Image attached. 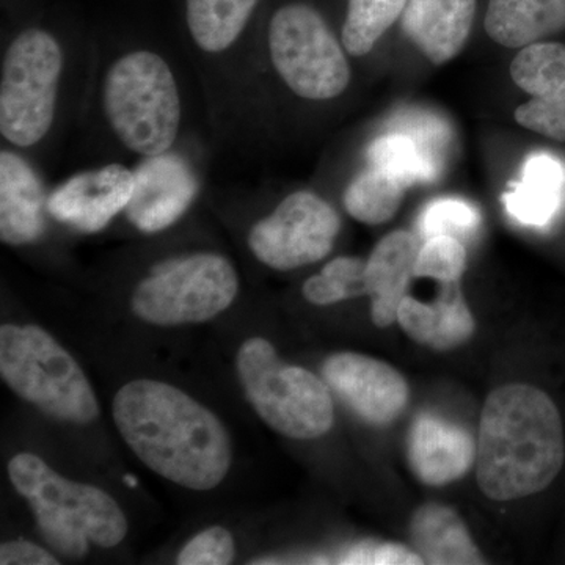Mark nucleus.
Here are the masks:
<instances>
[{"label": "nucleus", "instance_id": "2eb2a0df", "mask_svg": "<svg viewBox=\"0 0 565 565\" xmlns=\"http://www.w3.org/2000/svg\"><path fill=\"white\" fill-rule=\"evenodd\" d=\"M47 191L40 170L25 152L3 145L0 151V241L25 247L47 232Z\"/></svg>", "mask_w": 565, "mask_h": 565}, {"label": "nucleus", "instance_id": "c756f323", "mask_svg": "<svg viewBox=\"0 0 565 565\" xmlns=\"http://www.w3.org/2000/svg\"><path fill=\"white\" fill-rule=\"evenodd\" d=\"M236 556L233 534L223 526H211L193 535L178 555L181 565H226Z\"/></svg>", "mask_w": 565, "mask_h": 565}, {"label": "nucleus", "instance_id": "f257e3e1", "mask_svg": "<svg viewBox=\"0 0 565 565\" xmlns=\"http://www.w3.org/2000/svg\"><path fill=\"white\" fill-rule=\"evenodd\" d=\"M111 415L134 455L167 481L207 492L228 476L232 435L214 412L177 386L129 382L114 397Z\"/></svg>", "mask_w": 565, "mask_h": 565}, {"label": "nucleus", "instance_id": "0eeeda50", "mask_svg": "<svg viewBox=\"0 0 565 565\" xmlns=\"http://www.w3.org/2000/svg\"><path fill=\"white\" fill-rule=\"evenodd\" d=\"M0 375L11 392L52 418L90 424L99 416L95 390L79 363L39 326L0 327Z\"/></svg>", "mask_w": 565, "mask_h": 565}, {"label": "nucleus", "instance_id": "9d476101", "mask_svg": "<svg viewBox=\"0 0 565 565\" xmlns=\"http://www.w3.org/2000/svg\"><path fill=\"white\" fill-rule=\"evenodd\" d=\"M239 288V274L228 256L182 253L152 264L134 286L131 310L151 326L203 323L228 310Z\"/></svg>", "mask_w": 565, "mask_h": 565}, {"label": "nucleus", "instance_id": "39448f33", "mask_svg": "<svg viewBox=\"0 0 565 565\" xmlns=\"http://www.w3.org/2000/svg\"><path fill=\"white\" fill-rule=\"evenodd\" d=\"M17 492L31 504L44 541L62 556L79 559L90 544L114 548L128 534V519L109 493L63 478L41 457L20 452L10 460Z\"/></svg>", "mask_w": 565, "mask_h": 565}, {"label": "nucleus", "instance_id": "a211bd4d", "mask_svg": "<svg viewBox=\"0 0 565 565\" xmlns=\"http://www.w3.org/2000/svg\"><path fill=\"white\" fill-rule=\"evenodd\" d=\"M476 0H408L403 13L407 39L434 65L452 61L473 28Z\"/></svg>", "mask_w": 565, "mask_h": 565}, {"label": "nucleus", "instance_id": "b1692460", "mask_svg": "<svg viewBox=\"0 0 565 565\" xmlns=\"http://www.w3.org/2000/svg\"><path fill=\"white\" fill-rule=\"evenodd\" d=\"M509 71L527 95L565 109V44L539 41L522 47Z\"/></svg>", "mask_w": 565, "mask_h": 565}, {"label": "nucleus", "instance_id": "7ed1b4c3", "mask_svg": "<svg viewBox=\"0 0 565 565\" xmlns=\"http://www.w3.org/2000/svg\"><path fill=\"white\" fill-rule=\"evenodd\" d=\"M76 52L44 25H28L7 41L0 61L3 145L32 158L54 140L76 92Z\"/></svg>", "mask_w": 565, "mask_h": 565}, {"label": "nucleus", "instance_id": "393cba45", "mask_svg": "<svg viewBox=\"0 0 565 565\" xmlns=\"http://www.w3.org/2000/svg\"><path fill=\"white\" fill-rule=\"evenodd\" d=\"M405 189L384 170L367 166L345 188L344 210L356 222L382 225L399 211Z\"/></svg>", "mask_w": 565, "mask_h": 565}, {"label": "nucleus", "instance_id": "4468645a", "mask_svg": "<svg viewBox=\"0 0 565 565\" xmlns=\"http://www.w3.org/2000/svg\"><path fill=\"white\" fill-rule=\"evenodd\" d=\"M136 191L134 167L104 163L71 174L50 191L52 221L84 234L102 233L131 203Z\"/></svg>", "mask_w": 565, "mask_h": 565}, {"label": "nucleus", "instance_id": "dca6fc26", "mask_svg": "<svg viewBox=\"0 0 565 565\" xmlns=\"http://www.w3.org/2000/svg\"><path fill=\"white\" fill-rule=\"evenodd\" d=\"M478 441L459 424L440 416H416L407 437V460L419 482L441 487L459 481L476 463Z\"/></svg>", "mask_w": 565, "mask_h": 565}, {"label": "nucleus", "instance_id": "bb28decb", "mask_svg": "<svg viewBox=\"0 0 565 565\" xmlns=\"http://www.w3.org/2000/svg\"><path fill=\"white\" fill-rule=\"evenodd\" d=\"M366 262L356 256H338L311 275L303 282L302 294L307 302L318 307L340 303L353 297L366 296L364 282Z\"/></svg>", "mask_w": 565, "mask_h": 565}, {"label": "nucleus", "instance_id": "7c9ffc66", "mask_svg": "<svg viewBox=\"0 0 565 565\" xmlns=\"http://www.w3.org/2000/svg\"><path fill=\"white\" fill-rule=\"evenodd\" d=\"M348 565H422L423 559L412 546L396 542H362L341 555Z\"/></svg>", "mask_w": 565, "mask_h": 565}, {"label": "nucleus", "instance_id": "ddd939ff", "mask_svg": "<svg viewBox=\"0 0 565 565\" xmlns=\"http://www.w3.org/2000/svg\"><path fill=\"white\" fill-rule=\"evenodd\" d=\"M330 392L370 426L385 427L407 408L411 388L388 363L356 352H338L322 364Z\"/></svg>", "mask_w": 565, "mask_h": 565}, {"label": "nucleus", "instance_id": "6ab92c4d", "mask_svg": "<svg viewBox=\"0 0 565 565\" xmlns=\"http://www.w3.org/2000/svg\"><path fill=\"white\" fill-rule=\"evenodd\" d=\"M419 248L422 244L414 233L399 230L375 245L367 258L364 282L366 296L371 297V319L379 329L397 321L399 305L415 278Z\"/></svg>", "mask_w": 565, "mask_h": 565}, {"label": "nucleus", "instance_id": "6e6552de", "mask_svg": "<svg viewBox=\"0 0 565 565\" xmlns=\"http://www.w3.org/2000/svg\"><path fill=\"white\" fill-rule=\"evenodd\" d=\"M236 371L248 403L275 433L315 440L332 429L329 385L311 371L282 362L269 341L259 337L245 341L237 351Z\"/></svg>", "mask_w": 565, "mask_h": 565}, {"label": "nucleus", "instance_id": "cd10ccee", "mask_svg": "<svg viewBox=\"0 0 565 565\" xmlns=\"http://www.w3.org/2000/svg\"><path fill=\"white\" fill-rule=\"evenodd\" d=\"M467 269V250L460 239L452 236H435L419 248L415 263V278H433L438 282L462 280Z\"/></svg>", "mask_w": 565, "mask_h": 565}, {"label": "nucleus", "instance_id": "f8f14e48", "mask_svg": "<svg viewBox=\"0 0 565 565\" xmlns=\"http://www.w3.org/2000/svg\"><path fill=\"white\" fill-rule=\"evenodd\" d=\"M134 172L136 191L125 215L143 234L162 233L177 225L191 210L202 188L195 162L181 147L140 159Z\"/></svg>", "mask_w": 565, "mask_h": 565}, {"label": "nucleus", "instance_id": "f3484780", "mask_svg": "<svg viewBox=\"0 0 565 565\" xmlns=\"http://www.w3.org/2000/svg\"><path fill=\"white\" fill-rule=\"evenodd\" d=\"M397 322L415 343L438 352L467 344L476 332L475 316L465 300L460 281L444 282L433 303L419 302L407 294L399 305Z\"/></svg>", "mask_w": 565, "mask_h": 565}, {"label": "nucleus", "instance_id": "4be33fe9", "mask_svg": "<svg viewBox=\"0 0 565 565\" xmlns=\"http://www.w3.org/2000/svg\"><path fill=\"white\" fill-rule=\"evenodd\" d=\"M565 170L548 154H534L523 167L522 180L512 182L503 195L505 210L516 222L545 226L563 203Z\"/></svg>", "mask_w": 565, "mask_h": 565}, {"label": "nucleus", "instance_id": "20e7f679", "mask_svg": "<svg viewBox=\"0 0 565 565\" xmlns=\"http://www.w3.org/2000/svg\"><path fill=\"white\" fill-rule=\"evenodd\" d=\"M96 79L99 118L118 148L145 159L181 147L184 95L173 63L161 51H117Z\"/></svg>", "mask_w": 565, "mask_h": 565}, {"label": "nucleus", "instance_id": "473e14b6", "mask_svg": "<svg viewBox=\"0 0 565 565\" xmlns=\"http://www.w3.org/2000/svg\"><path fill=\"white\" fill-rule=\"evenodd\" d=\"M0 564L2 565H55L57 557L43 546L33 544L25 539L6 542L0 546Z\"/></svg>", "mask_w": 565, "mask_h": 565}, {"label": "nucleus", "instance_id": "2f4dec72", "mask_svg": "<svg viewBox=\"0 0 565 565\" xmlns=\"http://www.w3.org/2000/svg\"><path fill=\"white\" fill-rule=\"evenodd\" d=\"M515 121L530 131L541 134L548 139L565 143V109L533 98L516 107Z\"/></svg>", "mask_w": 565, "mask_h": 565}, {"label": "nucleus", "instance_id": "a878e982", "mask_svg": "<svg viewBox=\"0 0 565 565\" xmlns=\"http://www.w3.org/2000/svg\"><path fill=\"white\" fill-rule=\"evenodd\" d=\"M408 0H348L341 43L352 57L374 50L382 35L403 17Z\"/></svg>", "mask_w": 565, "mask_h": 565}, {"label": "nucleus", "instance_id": "423d86ee", "mask_svg": "<svg viewBox=\"0 0 565 565\" xmlns=\"http://www.w3.org/2000/svg\"><path fill=\"white\" fill-rule=\"evenodd\" d=\"M259 0H185L184 21L192 57L210 99L215 129L247 132L252 52L247 32Z\"/></svg>", "mask_w": 565, "mask_h": 565}, {"label": "nucleus", "instance_id": "c85d7f7f", "mask_svg": "<svg viewBox=\"0 0 565 565\" xmlns=\"http://www.w3.org/2000/svg\"><path fill=\"white\" fill-rule=\"evenodd\" d=\"M479 223H481V214L473 204L463 200L441 199L424 207L419 228L424 239L435 236H452L462 239L476 232Z\"/></svg>", "mask_w": 565, "mask_h": 565}, {"label": "nucleus", "instance_id": "1a4fd4ad", "mask_svg": "<svg viewBox=\"0 0 565 565\" xmlns=\"http://www.w3.org/2000/svg\"><path fill=\"white\" fill-rule=\"evenodd\" d=\"M263 52L274 76L302 102H334L351 85L348 51L308 3H285L274 11Z\"/></svg>", "mask_w": 565, "mask_h": 565}, {"label": "nucleus", "instance_id": "412c9836", "mask_svg": "<svg viewBox=\"0 0 565 565\" xmlns=\"http://www.w3.org/2000/svg\"><path fill=\"white\" fill-rule=\"evenodd\" d=\"M484 25L494 43L522 50L565 31V0H489Z\"/></svg>", "mask_w": 565, "mask_h": 565}, {"label": "nucleus", "instance_id": "f03ea898", "mask_svg": "<svg viewBox=\"0 0 565 565\" xmlns=\"http://www.w3.org/2000/svg\"><path fill=\"white\" fill-rule=\"evenodd\" d=\"M564 462L563 418L548 394L527 384L489 394L476 451V479L487 498L511 501L542 492Z\"/></svg>", "mask_w": 565, "mask_h": 565}, {"label": "nucleus", "instance_id": "aec40b11", "mask_svg": "<svg viewBox=\"0 0 565 565\" xmlns=\"http://www.w3.org/2000/svg\"><path fill=\"white\" fill-rule=\"evenodd\" d=\"M412 548L430 565H479L486 559L456 509L426 503L412 515Z\"/></svg>", "mask_w": 565, "mask_h": 565}, {"label": "nucleus", "instance_id": "5701e85b", "mask_svg": "<svg viewBox=\"0 0 565 565\" xmlns=\"http://www.w3.org/2000/svg\"><path fill=\"white\" fill-rule=\"evenodd\" d=\"M367 166L384 170L404 188L430 182L437 178L438 161L433 145L408 132H390L379 137L367 148Z\"/></svg>", "mask_w": 565, "mask_h": 565}, {"label": "nucleus", "instance_id": "9b49d317", "mask_svg": "<svg viewBox=\"0 0 565 565\" xmlns=\"http://www.w3.org/2000/svg\"><path fill=\"white\" fill-rule=\"evenodd\" d=\"M341 217L332 204L311 191L286 195L247 233L248 250L269 269H300L332 253Z\"/></svg>", "mask_w": 565, "mask_h": 565}]
</instances>
